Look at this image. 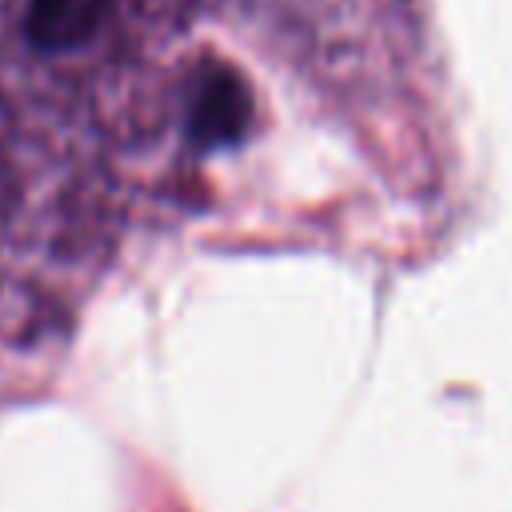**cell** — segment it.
<instances>
[{
	"label": "cell",
	"mask_w": 512,
	"mask_h": 512,
	"mask_svg": "<svg viewBox=\"0 0 512 512\" xmlns=\"http://www.w3.org/2000/svg\"><path fill=\"white\" fill-rule=\"evenodd\" d=\"M108 12V0H32L28 4V36L36 48L64 52L84 44Z\"/></svg>",
	"instance_id": "obj_2"
},
{
	"label": "cell",
	"mask_w": 512,
	"mask_h": 512,
	"mask_svg": "<svg viewBox=\"0 0 512 512\" xmlns=\"http://www.w3.org/2000/svg\"><path fill=\"white\" fill-rule=\"evenodd\" d=\"M248 116H252V100H248L244 80L224 64L204 68L196 88H192V104H188L192 140H200L208 148L232 144L236 136H244Z\"/></svg>",
	"instance_id": "obj_1"
}]
</instances>
